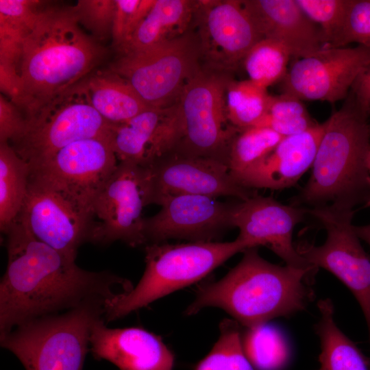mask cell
Returning <instances> with one entry per match:
<instances>
[{"label":"cell","instance_id":"6da1fadb","mask_svg":"<svg viewBox=\"0 0 370 370\" xmlns=\"http://www.w3.org/2000/svg\"><path fill=\"white\" fill-rule=\"evenodd\" d=\"M8 264L0 282V336L38 318L104 303L133 288L108 271H90L37 240L16 219L5 233Z\"/></svg>","mask_w":370,"mask_h":370},{"label":"cell","instance_id":"7a4b0ae2","mask_svg":"<svg viewBox=\"0 0 370 370\" xmlns=\"http://www.w3.org/2000/svg\"><path fill=\"white\" fill-rule=\"evenodd\" d=\"M315 271L273 264L260 256L257 247H250L222 279L199 287L185 314L217 307L245 328L289 317L314 299L311 286Z\"/></svg>","mask_w":370,"mask_h":370},{"label":"cell","instance_id":"3957f363","mask_svg":"<svg viewBox=\"0 0 370 370\" xmlns=\"http://www.w3.org/2000/svg\"><path fill=\"white\" fill-rule=\"evenodd\" d=\"M107 51L82 29L73 6L45 3L23 42L19 109L24 114L82 80Z\"/></svg>","mask_w":370,"mask_h":370},{"label":"cell","instance_id":"277c9868","mask_svg":"<svg viewBox=\"0 0 370 370\" xmlns=\"http://www.w3.org/2000/svg\"><path fill=\"white\" fill-rule=\"evenodd\" d=\"M342 107L324 124L310 176L290 199L295 206L326 205L354 210L370 197L366 156L370 145V110L349 92Z\"/></svg>","mask_w":370,"mask_h":370},{"label":"cell","instance_id":"5b68a950","mask_svg":"<svg viewBox=\"0 0 370 370\" xmlns=\"http://www.w3.org/2000/svg\"><path fill=\"white\" fill-rule=\"evenodd\" d=\"M254 247L251 243L238 236L230 242L147 245L142 278L129 292L106 301V322L124 317L201 280L237 253Z\"/></svg>","mask_w":370,"mask_h":370},{"label":"cell","instance_id":"8992f818","mask_svg":"<svg viewBox=\"0 0 370 370\" xmlns=\"http://www.w3.org/2000/svg\"><path fill=\"white\" fill-rule=\"evenodd\" d=\"M105 304L92 303L22 323L0 336L26 370H82L91 329L104 317Z\"/></svg>","mask_w":370,"mask_h":370},{"label":"cell","instance_id":"52a82bcc","mask_svg":"<svg viewBox=\"0 0 370 370\" xmlns=\"http://www.w3.org/2000/svg\"><path fill=\"white\" fill-rule=\"evenodd\" d=\"M84 79L24 114V130L9 144L29 170L73 142L109 135L112 124L90 103Z\"/></svg>","mask_w":370,"mask_h":370},{"label":"cell","instance_id":"ba28073f","mask_svg":"<svg viewBox=\"0 0 370 370\" xmlns=\"http://www.w3.org/2000/svg\"><path fill=\"white\" fill-rule=\"evenodd\" d=\"M230 79L227 74L200 66L187 80L176 101L182 137L172 152L227 164L231 142L240 130L227 116L225 90Z\"/></svg>","mask_w":370,"mask_h":370},{"label":"cell","instance_id":"9c48e42d","mask_svg":"<svg viewBox=\"0 0 370 370\" xmlns=\"http://www.w3.org/2000/svg\"><path fill=\"white\" fill-rule=\"evenodd\" d=\"M118 164L108 136L85 138L30 169L29 180L57 192L92 220L94 201Z\"/></svg>","mask_w":370,"mask_h":370},{"label":"cell","instance_id":"30bf717a","mask_svg":"<svg viewBox=\"0 0 370 370\" xmlns=\"http://www.w3.org/2000/svg\"><path fill=\"white\" fill-rule=\"evenodd\" d=\"M195 35L120 54L110 70L123 77L150 107L164 108L177 101L187 80L201 66Z\"/></svg>","mask_w":370,"mask_h":370},{"label":"cell","instance_id":"8fae6325","mask_svg":"<svg viewBox=\"0 0 370 370\" xmlns=\"http://www.w3.org/2000/svg\"><path fill=\"white\" fill-rule=\"evenodd\" d=\"M326 231L323 244L301 242L298 253L312 267L323 268L340 280L352 293L365 318L370 344V256L352 224L354 210L326 205L308 208Z\"/></svg>","mask_w":370,"mask_h":370},{"label":"cell","instance_id":"7c38bea8","mask_svg":"<svg viewBox=\"0 0 370 370\" xmlns=\"http://www.w3.org/2000/svg\"><path fill=\"white\" fill-rule=\"evenodd\" d=\"M153 188L149 166L119 162L114 173L92 206L91 242L116 241L136 247L147 245L143 208L152 204Z\"/></svg>","mask_w":370,"mask_h":370},{"label":"cell","instance_id":"4fadbf2b","mask_svg":"<svg viewBox=\"0 0 370 370\" xmlns=\"http://www.w3.org/2000/svg\"><path fill=\"white\" fill-rule=\"evenodd\" d=\"M192 21L200 61L222 73L236 69L263 38L242 1H195Z\"/></svg>","mask_w":370,"mask_h":370},{"label":"cell","instance_id":"5bb4252c","mask_svg":"<svg viewBox=\"0 0 370 370\" xmlns=\"http://www.w3.org/2000/svg\"><path fill=\"white\" fill-rule=\"evenodd\" d=\"M370 64V48L324 47L296 59L282 79L283 93L302 100L335 103L346 98L358 76Z\"/></svg>","mask_w":370,"mask_h":370},{"label":"cell","instance_id":"9a60e30c","mask_svg":"<svg viewBox=\"0 0 370 370\" xmlns=\"http://www.w3.org/2000/svg\"><path fill=\"white\" fill-rule=\"evenodd\" d=\"M156 204L161 207L159 212L144 221L147 245L169 239L212 242L225 230L232 227L234 202L182 194L164 196Z\"/></svg>","mask_w":370,"mask_h":370},{"label":"cell","instance_id":"2e32d148","mask_svg":"<svg viewBox=\"0 0 370 370\" xmlns=\"http://www.w3.org/2000/svg\"><path fill=\"white\" fill-rule=\"evenodd\" d=\"M307 214V208L283 204L273 197L257 194L234 202L232 225L239 230L238 237L255 247H267L286 265L317 271L293 243L294 228Z\"/></svg>","mask_w":370,"mask_h":370},{"label":"cell","instance_id":"e0dca14e","mask_svg":"<svg viewBox=\"0 0 370 370\" xmlns=\"http://www.w3.org/2000/svg\"><path fill=\"white\" fill-rule=\"evenodd\" d=\"M17 219L37 240L74 260L79 247L91 242L93 221L57 192L30 180Z\"/></svg>","mask_w":370,"mask_h":370},{"label":"cell","instance_id":"ac0fdd59","mask_svg":"<svg viewBox=\"0 0 370 370\" xmlns=\"http://www.w3.org/2000/svg\"><path fill=\"white\" fill-rule=\"evenodd\" d=\"M148 166L151 173L152 204L172 195L232 197L237 200L257 195L236 183L226 164L212 158L171 152Z\"/></svg>","mask_w":370,"mask_h":370},{"label":"cell","instance_id":"d6986e66","mask_svg":"<svg viewBox=\"0 0 370 370\" xmlns=\"http://www.w3.org/2000/svg\"><path fill=\"white\" fill-rule=\"evenodd\" d=\"M89 351L118 370H173V352L156 334L141 328H110L104 317L91 329Z\"/></svg>","mask_w":370,"mask_h":370},{"label":"cell","instance_id":"ffe728a7","mask_svg":"<svg viewBox=\"0 0 370 370\" xmlns=\"http://www.w3.org/2000/svg\"><path fill=\"white\" fill-rule=\"evenodd\" d=\"M324 130L318 123L307 131L287 137L267 156L235 177L249 188L282 190L295 186L311 169Z\"/></svg>","mask_w":370,"mask_h":370},{"label":"cell","instance_id":"44dd1931","mask_svg":"<svg viewBox=\"0 0 370 370\" xmlns=\"http://www.w3.org/2000/svg\"><path fill=\"white\" fill-rule=\"evenodd\" d=\"M243 3L263 38L283 45L296 59L324 48L319 27L296 0H243Z\"/></svg>","mask_w":370,"mask_h":370},{"label":"cell","instance_id":"7402d4cb","mask_svg":"<svg viewBox=\"0 0 370 370\" xmlns=\"http://www.w3.org/2000/svg\"><path fill=\"white\" fill-rule=\"evenodd\" d=\"M195 1L156 0L120 54L147 49L180 37L193 21Z\"/></svg>","mask_w":370,"mask_h":370},{"label":"cell","instance_id":"603a6c76","mask_svg":"<svg viewBox=\"0 0 370 370\" xmlns=\"http://www.w3.org/2000/svg\"><path fill=\"white\" fill-rule=\"evenodd\" d=\"M90 103L109 123L128 121L149 106L123 77L110 71H97L84 79Z\"/></svg>","mask_w":370,"mask_h":370},{"label":"cell","instance_id":"cb8c5ba5","mask_svg":"<svg viewBox=\"0 0 370 370\" xmlns=\"http://www.w3.org/2000/svg\"><path fill=\"white\" fill-rule=\"evenodd\" d=\"M317 306L320 317L314 329L321 352L317 370H370V358L337 326L332 301L321 299Z\"/></svg>","mask_w":370,"mask_h":370},{"label":"cell","instance_id":"d4e9b609","mask_svg":"<svg viewBox=\"0 0 370 370\" xmlns=\"http://www.w3.org/2000/svg\"><path fill=\"white\" fill-rule=\"evenodd\" d=\"M166 108H149L125 122L111 125L108 138L119 162L146 165Z\"/></svg>","mask_w":370,"mask_h":370},{"label":"cell","instance_id":"484cf974","mask_svg":"<svg viewBox=\"0 0 370 370\" xmlns=\"http://www.w3.org/2000/svg\"><path fill=\"white\" fill-rule=\"evenodd\" d=\"M29 164L8 143H0V228L4 234L18 217L27 196Z\"/></svg>","mask_w":370,"mask_h":370},{"label":"cell","instance_id":"4316f807","mask_svg":"<svg viewBox=\"0 0 370 370\" xmlns=\"http://www.w3.org/2000/svg\"><path fill=\"white\" fill-rule=\"evenodd\" d=\"M244 353L256 370H284L292 358L284 332L269 322L246 328L241 334Z\"/></svg>","mask_w":370,"mask_h":370},{"label":"cell","instance_id":"83f0119b","mask_svg":"<svg viewBox=\"0 0 370 370\" xmlns=\"http://www.w3.org/2000/svg\"><path fill=\"white\" fill-rule=\"evenodd\" d=\"M249 79H230L225 90L227 116L238 130L256 126L266 114L271 95Z\"/></svg>","mask_w":370,"mask_h":370},{"label":"cell","instance_id":"f1b7e54d","mask_svg":"<svg viewBox=\"0 0 370 370\" xmlns=\"http://www.w3.org/2000/svg\"><path fill=\"white\" fill-rule=\"evenodd\" d=\"M284 137L264 127L240 130L232 139L227 166L233 179L267 156Z\"/></svg>","mask_w":370,"mask_h":370},{"label":"cell","instance_id":"f546056e","mask_svg":"<svg viewBox=\"0 0 370 370\" xmlns=\"http://www.w3.org/2000/svg\"><path fill=\"white\" fill-rule=\"evenodd\" d=\"M291 55L281 43L262 38L246 55L243 64L249 79L267 89L271 84L283 79Z\"/></svg>","mask_w":370,"mask_h":370},{"label":"cell","instance_id":"4dcf8cb0","mask_svg":"<svg viewBox=\"0 0 370 370\" xmlns=\"http://www.w3.org/2000/svg\"><path fill=\"white\" fill-rule=\"evenodd\" d=\"M219 330L217 341L194 370H256L244 353L240 324L225 319Z\"/></svg>","mask_w":370,"mask_h":370},{"label":"cell","instance_id":"1f68e13d","mask_svg":"<svg viewBox=\"0 0 370 370\" xmlns=\"http://www.w3.org/2000/svg\"><path fill=\"white\" fill-rule=\"evenodd\" d=\"M317 124L301 99L282 93L271 95L267 112L256 126L268 127L287 137L304 132Z\"/></svg>","mask_w":370,"mask_h":370},{"label":"cell","instance_id":"d6a6232c","mask_svg":"<svg viewBox=\"0 0 370 370\" xmlns=\"http://www.w3.org/2000/svg\"><path fill=\"white\" fill-rule=\"evenodd\" d=\"M320 29L325 47H335L347 18L351 0H296Z\"/></svg>","mask_w":370,"mask_h":370},{"label":"cell","instance_id":"836d02e7","mask_svg":"<svg viewBox=\"0 0 370 370\" xmlns=\"http://www.w3.org/2000/svg\"><path fill=\"white\" fill-rule=\"evenodd\" d=\"M73 8L79 23L97 40H104L112 34L115 0H79Z\"/></svg>","mask_w":370,"mask_h":370},{"label":"cell","instance_id":"e575fe53","mask_svg":"<svg viewBox=\"0 0 370 370\" xmlns=\"http://www.w3.org/2000/svg\"><path fill=\"white\" fill-rule=\"evenodd\" d=\"M115 2L111 34L113 45L119 51L147 16L151 3L147 0H115Z\"/></svg>","mask_w":370,"mask_h":370},{"label":"cell","instance_id":"d590c367","mask_svg":"<svg viewBox=\"0 0 370 370\" xmlns=\"http://www.w3.org/2000/svg\"><path fill=\"white\" fill-rule=\"evenodd\" d=\"M357 43L370 48V0H351L341 36L335 47Z\"/></svg>","mask_w":370,"mask_h":370},{"label":"cell","instance_id":"8d00e7d4","mask_svg":"<svg viewBox=\"0 0 370 370\" xmlns=\"http://www.w3.org/2000/svg\"><path fill=\"white\" fill-rule=\"evenodd\" d=\"M45 3L37 0H0V16L33 29Z\"/></svg>","mask_w":370,"mask_h":370},{"label":"cell","instance_id":"74e56055","mask_svg":"<svg viewBox=\"0 0 370 370\" xmlns=\"http://www.w3.org/2000/svg\"><path fill=\"white\" fill-rule=\"evenodd\" d=\"M25 119L18 106L0 95V143H10L23 132Z\"/></svg>","mask_w":370,"mask_h":370},{"label":"cell","instance_id":"f35d334b","mask_svg":"<svg viewBox=\"0 0 370 370\" xmlns=\"http://www.w3.org/2000/svg\"><path fill=\"white\" fill-rule=\"evenodd\" d=\"M350 92L361 107L370 110V64L356 79Z\"/></svg>","mask_w":370,"mask_h":370},{"label":"cell","instance_id":"ab89813d","mask_svg":"<svg viewBox=\"0 0 370 370\" xmlns=\"http://www.w3.org/2000/svg\"><path fill=\"white\" fill-rule=\"evenodd\" d=\"M354 230L360 239L366 242L370 247V223L360 226L354 225Z\"/></svg>","mask_w":370,"mask_h":370},{"label":"cell","instance_id":"60d3db41","mask_svg":"<svg viewBox=\"0 0 370 370\" xmlns=\"http://www.w3.org/2000/svg\"><path fill=\"white\" fill-rule=\"evenodd\" d=\"M366 166L368 169V171L370 174V145L368 148L367 156H366Z\"/></svg>","mask_w":370,"mask_h":370},{"label":"cell","instance_id":"b9f144b4","mask_svg":"<svg viewBox=\"0 0 370 370\" xmlns=\"http://www.w3.org/2000/svg\"><path fill=\"white\" fill-rule=\"evenodd\" d=\"M369 186H370V177H369ZM363 206H364V208H369L370 207V197L368 199V200L367 201V202L364 204Z\"/></svg>","mask_w":370,"mask_h":370},{"label":"cell","instance_id":"7bdbcfd3","mask_svg":"<svg viewBox=\"0 0 370 370\" xmlns=\"http://www.w3.org/2000/svg\"><path fill=\"white\" fill-rule=\"evenodd\" d=\"M369 132H370V125H369Z\"/></svg>","mask_w":370,"mask_h":370}]
</instances>
